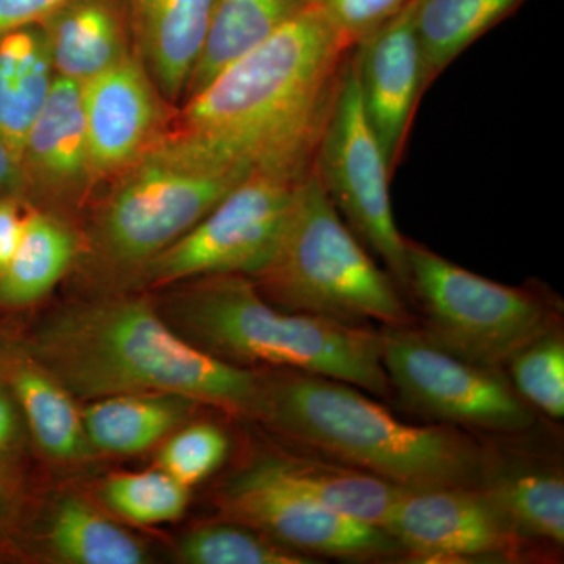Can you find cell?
Returning a JSON list of instances; mask_svg holds the SVG:
<instances>
[{
	"label": "cell",
	"mask_w": 564,
	"mask_h": 564,
	"mask_svg": "<svg viewBox=\"0 0 564 564\" xmlns=\"http://www.w3.org/2000/svg\"><path fill=\"white\" fill-rule=\"evenodd\" d=\"M20 345L74 399L177 393L251 419L261 406L262 373L196 347L141 296L66 304Z\"/></svg>",
	"instance_id": "6da1fadb"
},
{
	"label": "cell",
	"mask_w": 564,
	"mask_h": 564,
	"mask_svg": "<svg viewBox=\"0 0 564 564\" xmlns=\"http://www.w3.org/2000/svg\"><path fill=\"white\" fill-rule=\"evenodd\" d=\"M351 51L314 3L185 99L177 129L254 166L314 154Z\"/></svg>",
	"instance_id": "7a4b0ae2"
},
{
	"label": "cell",
	"mask_w": 564,
	"mask_h": 564,
	"mask_svg": "<svg viewBox=\"0 0 564 564\" xmlns=\"http://www.w3.org/2000/svg\"><path fill=\"white\" fill-rule=\"evenodd\" d=\"M256 421L285 440L399 488L481 486L489 463L451 425H410L356 386L323 375H262Z\"/></svg>",
	"instance_id": "3957f363"
},
{
	"label": "cell",
	"mask_w": 564,
	"mask_h": 564,
	"mask_svg": "<svg viewBox=\"0 0 564 564\" xmlns=\"http://www.w3.org/2000/svg\"><path fill=\"white\" fill-rule=\"evenodd\" d=\"M159 311L181 336L223 361L323 375L373 395H392L380 333L289 313L243 274L177 282Z\"/></svg>",
	"instance_id": "277c9868"
},
{
	"label": "cell",
	"mask_w": 564,
	"mask_h": 564,
	"mask_svg": "<svg viewBox=\"0 0 564 564\" xmlns=\"http://www.w3.org/2000/svg\"><path fill=\"white\" fill-rule=\"evenodd\" d=\"M254 169L174 129L113 177L85 237L90 272L131 285Z\"/></svg>",
	"instance_id": "5b68a950"
},
{
	"label": "cell",
	"mask_w": 564,
	"mask_h": 564,
	"mask_svg": "<svg viewBox=\"0 0 564 564\" xmlns=\"http://www.w3.org/2000/svg\"><path fill=\"white\" fill-rule=\"evenodd\" d=\"M289 313L344 325H410L397 282L370 258L326 195L313 169L304 176L272 256L251 278Z\"/></svg>",
	"instance_id": "8992f818"
},
{
	"label": "cell",
	"mask_w": 564,
	"mask_h": 564,
	"mask_svg": "<svg viewBox=\"0 0 564 564\" xmlns=\"http://www.w3.org/2000/svg\"><path fill=\"white\" fill-rule=\"evenodd\" d=\"M410 289L426 317V336L459 358L496 367L555 329L543 293L488 280L408 240Z\"/></svg>",
	"instance_id": "52a82bcc"
},
{
	"label": "cell",
	"mask_w": 564,
	"mask_h": 564,
	"mask_svg": "<svg viewBox=\"0 0 564 564\" xmlns=\"http://www.w3.org/2000/svg\"><path fill=\"white\" fill-rule=\"evenodd\" d=\"M314 155L254 166L198 225L152 259L135 284L165 288L209 274L256 276L272 256Z\"/></svg>",
	"instance_id": "ba28073f"
},
{
	"label": "cell",
	"mask_w": 564,
	"mask_h": 564,
	"mask_svg": "<svg viewBox=\"0 0 564 564\" xmlns=\"http://www.w3.org/2000/svg\"><path fill=\"white\" fill-rule=\"evenodd\" d=\"M314 170L348 228L383 259L397 284L408 289V239L393 220L392 174L367 120L351 52L323 124Z\"/></svg>",
	"instance_id": "9c48e42d"
},
{
	"label": "cell",
	"mask_w": 564,
	"mask_h": 564,
	"mask_svg": "<svg viewBox=\"0 0 564 564\" xmlns=\"http://www.w3.org/2000/svg\"><path fill=\"white\" fill-rule=\"evenodd\" d=\"M380 336L392 392L421 413L496 433L533 425L529 403L492 367L459 358L408 326H384Z\"/></svg>",
	"instance_id": "30bf717a"
},
{
	"label": "cell",
	"mask_w": 564,
	"mask_h": 564,
	"mask_svg": "<svg viewBox=\"0 0 564 564\" xmlns=\"http://www.w3.org/2000/svg\"><path fill=\"white\" fill-rule=\"evenodd\" d=\"M223 513L307 556L393 558L402 545L380 527L329 510L282 481L262 462L251 464L218 497Z\"/></svg>",
	"instance_id": "8fae6325"
},
{
	"label": "cell",
	"mask_w": 564,
	"mask_h": 564,
	"mask_svg": "<svg viewBox=\"0 0 564 564\" xmlns=\"http://www.w3.org/2000/svg\"><path fill=\"white\" fill-rule=\"evenodd\" d=\"M383 529L423 562L508 556L525 541L481 486L400 488Z\"/></svg>",
	"instance_id": "7c38bea8"
},
{
	"label": "cell",
	"mask_w": 564,
	"mask_h": 564,
	"mask_svg": "<svg viewBox=\"0 0 564 564\" xmlns=\"http://www.w3.org/2000/svg\"><path fill=\"white\" fill-rule=\"evenodd\" d=\"M415 3H408L351 51L364 110L392 176L406 150L415 110L429 90Z\"/></svg>",
	"instance_id": "4fadbf2b"
},
{
	"label": "cell",
	"mask_w": 564,
	"mask_h": 564,
	"mask_svg": "<svg viewBox=\"0 0 564 564\" xmlns=\"http://www.w3.org/2000/svg\"><path fill=\"white\" fill-rule=\"evenodd\" d=\"M165 101L137 54L82 84L96 181L113 180L169 132Z\"/></svg>",
	"instance_id": "5bb4252c"
},
{
	"label": "cell",
	"mask_w": 564,
	"mask_h": 564,
	"mask_svg": "<svg viewBox=\"0 0 564 564\" xmlns=\"http://www.w3.org/2000/svg\"><path fill=\"white\" fill-rule=\"evenodd\" d=\"M24 198L40 209H73L95 187L82 85L55 76L21 151Z\"/></svg>",
	"instance_id": "9a60e30c"
},
{
	"label": "cell",
	"mask_w": 564,
	"mask_h": 564,
	"mask_svg": "<svg viewBox=\"0 0 564 564\" xmlns=\"http://www.w3.org/2000/svg\"><path fill=\"white\" fill-rule=\"evenodd\" d=\"M133 50L163 98L177 101L198 61L212 0H122Z\"/></svg>",
	"instance_id": "2e32d148"
},
{
	"label": "cell",
	"mask_w": 564,
	"mask_h": 564,
	"mask_svg": "<svg viewBox=\"0 0 564 564\" xmlns=\"http://www.w3.org/2000/svg\"><path fill=\"white\" fill-rule=\"evenodd\" d=\"M40 25L55 76L80 85L135 54L122 0H68Z\"/></svg>",
	"instance_id": "e0dca14e"
},
{
	"label": "cell",
	"mask_w": 564,
	"mask_h": 564,
	"mask_svg": "<svg viewBox=\"0 0 564 564\" xmlns=\"http://www.w3.org/2000/svg\"><path fill=\"white\" fill-rule=\"evenodd\" d=\"M0 378L9 386L25 426L47 458L77 464L96 454L74 397L20 343H0Z\"/></svg>",
	"instance_id": "ac0fdd59"
},
{
	"label": "cell",
	"mask_w": 564,
	"mask_h": 564,
	"mask_svg": "<svg viewBox=\"0 0 564 564\" xmlns=\"http://www.w3.org/2000/svg\"><path fill=\"white\" fill-rule=\"evenodd\" d=\"M310 452L267 455L259 462L269 466L282 481L323 507L383 529L393 500L399 496V486Z\"/></svg>",
	"instance_id": "d6986e66"
},
{
	"label": "cell",
	"mask_w": 564,
	"mask_h": 564,
	"mask_svg": "<svg viewBox=\"0 0 564 564\" xmlns=\"http://www.w3.org/2000/svg\"><path fill=\"white\" fill-rule=\"evenodd\" d=\"M198 403L177 393H121L93 400L82 422L93 451L133 455L176 432Z\"/></svg>",
	"instance_id": "ffe728a7"
},
{
	"label": "cell",
	"mask_w": 564,
	"mask_h": 564,
	"mask_svg": "<svg viewBox=\"0 0 564 564\" xmlns=\"http://www.w3.org/2000/svg\"><path fill=\"white\" fill-rule=\"evenodd\" d=\"M80 245L61 215L29 210L17 251L0 270V310H22L46 299L79 258Z\"/></svg>",
	"instance_id": "44dd1931"
},
{
	"label": "cell",
	"mask_w": 564,
	"mask_h": 564,
	"mask_svg": "<svg viewBox=\"0 0 564 564\" xmlns=\"http://www.w3.org/2000/svg\"><path fill=\"white\" fill-rule=\"evenodd\" d=\"M317 0H212L209 25L184 101Z\"/></svg>",
	"instance_id": "7402d4cb"
},
{
	"label": "cell",
	"mask_w": 564,
	"mask_h": 564,
	"mask_svg": "<svg viewBox=\"0 0 564 564\" xmlns=\"http://www.w3.org/2000/svg\"><path fill=\"white\" fill-rule=\"evenodd\" d=\"M55 73L40 24L0 39V137L21 162L25 137L39 117Z\"/></svg>",
	"instance_id": "603a6c76"
},
{
	"label": "cell",
	"mask_w": 564,
	"mask_h": 564,
	"mask_svg": "<svg viewBox=\"0 0 564 564\" xmlns=\"http://www.w3.org/2000/svg\"><path fill=\"white\" fill-rule=\"evenodd\" d=\"M525 0H417L415 28L429 88L470 44Z\"/></svg>",
	"instance_id": "cb8c5ba5"
},
{
	"label": "cell",
	"mask_w": 564,
	"mask_h": 564,
	"mask_svg": "<svg viewBox=\"0 0 564 564\" xmlns=\"http://www.w3.org/2000/svg\"><path fill=\"white\" fill-rule=\"evenodd\" d=\"M44 541L52 555L73 564H141L143 545L98 508L65 496L52 508Z\"/></svg>",
	"instance_id": "d4e9b609"
},
{
	"label": "cell",
	"mask_w": 564,
	"mask_h": 564,
	"mask_svg": "<svg viewBox=\"0 0 564 564\" xmlns=\"http://www.w3.org/2000/svg\"><path fill=\"white\" fill-rule=\"evenodd\" d=\"M481 488L524 540L564 544V480L551 469L488 470Z\"/></svg>",
	"instance_id": "484cf974"
},
{
	"label": "cell",
	"mask_w": 564,
	"mask_h": 564,
	"mask_svg": "<svg viewBox=\"0 0 564 564\" xmlns=\"http://www.w3.org/2000/svg\"><path fill=\"white\" fill-rule=\"evenodd\" d=\"M180 558L188 564L317 563V560L278 544L239 522L210 524L193 530L181 541Z\"/></svg>",
	"instance_id": "4316f807"
},
{
	"label": "cell",
	"mask_w": 564,
	"mask_h": 564,
	"mask_svg": "<svg viewBox=\"0 0 564 564\" xmlns=\"http://www.w3.org/2000/svg\"><path fill=\"white\" fill-rule=\"evenodd\" d=\"M101 497L122 519L139 525H158L180 519L187 510L188 488L165 470L111 475Z\"/></svg>",
	"instance_id": "83f0119b"
},
{
	"label": "cell",
	"mask_w": 564,
	"mask_h": 564,
	"mask_svg": "<svg viewBox=\"0 0 564 564\" xmlns=\"http://www.w3.org/2000/svg\"><path fill=\"white\" fill-rule=\"evenodd\" d=\"M510 364L516 391L554 419L564 415V343L552 329L516 352Z\"/></svg>",
	"instance_id": "f1b7e54d"
},
{
	"label": "cell",
	"mask_w": 564,
	"mask_h": 564,
	"mask_svg": "<svg viewBox=\"0 0 564 564\" xmlns=\"http://www.w3.org/2000/svg\"><path fill=\"white\" fill-rule=\"evenodd\" d=\"M228 451V436L221 429L212 423H193L174 432L159 452L158 462L162 470L188 488L214 474Z\"/></svg>",
	"instance_id": "f546056e"
},
{
	"label": "cell",
	"mask_w": 564,
	"mask_h": 564,
	"mask_svg": "<svg viewBox=\"0 0 564 564\" xmlns=\"http://www.w3.org/2000/svg\"><path fill=\"white\" fill-rule=\"evenodd\" d=\"M413 0H317L351 47L392 20Z\"/></svg>",
	"instance_id": "4dcf8cb0"
},
{
	"label": "cell",
	"mask_w": 564,
	"mask_h": 564,
	"mask_svg": "<svg viewBox=\"0 0 564 564\" xmlns=\"http://www.w3.org/2000/svg\"><path fill=\"white\" fill-rule=\"evenodd\" d=\"M25 422L9 386L0 378V466L17 464L24 445Z\"/></svg>",
	"instance_id": "1f68e13d"
},
{
	"label": "cell",
	"mask_w": 564,
	"mask_h": 564,
	"mask_svg": "<svg viewBox=\"0 0 564 564\" xmlns=\"http://www.w3.org/2000/svg\"><path fill=\"white\" fill-rule=\"evenodd\" d=\"M68 0H0V39L7 33L40 24Z\"/></svg>",
	"instance_id": "d6a6232c"
},
{
	"label": "cell",
	"mask_w": 564,
	"mask_h": 564,
	"mask_svg": "<svg viewBox=\"0 0 564 564\" xmlns=\"http://www.w3.org/2000/svg\"><path fill=\"white\" fill-rule=\"evenodd\" d=\"M22 485L17 464L0 466V544L17 527L22 502Z\"/></svg>",
	"instance_id": "836d02e7"
},
{
	"label": "cell",
	"mask_w": 564,
	"mask_h": 564,
	"mask_svg": "<svg viewBox=\"0 0 564 564\" xmlns=\"http://www.w3.org/2000/svg\"><path fill=\"white\" fill-rule=\"evenodd\" d=\"M24 199L0 198V270L10 262L24 229Z\"/></svg>",
	"instance_id": "e575fe53"
},
{
	"label": "cell",
	"mask_w": 564,
	"mask_h": 564,
	"mask_svg": "<svg viewBox=\"0 0 564 564\" xmlns=\"http://www.w3.org/2000/svg\"><path fill=\"white\" fill-rule=\"evenodd\" d=\"M0 198L24 199V176L21 162L7 141L0 137Z\"/></svg>",
	"instance_id": "d590c367"
}]
</instances>
